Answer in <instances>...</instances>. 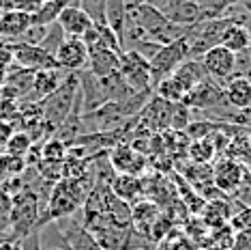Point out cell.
I'll return each instance as SVG.
<instances>
[{"label": "cell", "instance_id": "9", "mask_svg": "<svg viewBox=\"0 0 251 250\" xmlns=\"http://www.w3.org/2000/svg\"><path fill=\"white\" fill-rule=\"evenodd\" d=\"M159 11L168 18L172 24L189 28L206 20V11L198 0H168L159 7Z\"/></svg>", "mask_w": 251, "mask_h": 250}, {"label": "cell", "instance_id": "40", "mask_svg": "<svg viewBox=\"0 0 251 250\" xmlns=\"http://www.w3.org/2000/svg\"><path fill=\"white\" fill-rule=\"evenodd\" d=\"M13 9V0H0V11H11Z\"/></svg>", "mask_w": 251, "mask_h": 250}, {"label": "cell", "instance_id": "17", "mask_svg": "<svg viewBox=\"0 0 251 250\" xmlns=\"http://www.w3.org/2000/svg\"><path fill=\"white\" fill-rule=\"evenodd\" d=\"M112 194L121 201L135 205V203L144 201V179L142 177H131V175H114L110 181Z\"/></svg>", "mask_w": 251, "mask_h": 250}, {"label": "cell", "instance_id": "11", "mask_svg": "<svg viewBox=\"0 0 251 250\" xmlns=\"http://www.w3.org/2000/svg\"><path fill=\"white\" fill-rule=\"evenodd\" d=\"M54 59H56V65H58L60 69H65L69 73H77V71L86 69L88 50L79 37H65V41H62L60 48L56 50Z\"/></svg>", "mask_w": 251, "mask_h": 250}, {"label": "cell", "instance_id": "16", "mask_svg": "<svg viewBox=\"0 0 251 250\" xmlns=\"http://www.w3.org/2000/svg\"><path fill=\"white\" fill-rule=\"evenodd\" d=\"M56 22H58V26L62 28V32H65L67 37H79L82 39L90 28H93V20H90L77 4L65 7Z\"/></svg>", "mask_w": 251, "mask_h": 250}, {"label": "cell", "instance_id": "25", "mask_svg": "<svg viewBox=\"0 0 251 250\" xmlns=\"http://www.w3.org/2000/svg\"><path fill=\"white\" fill-rule=\"evenodd\" d=\"M101 82H103L110 101H125L133 95V91L129 89V84L123 80V76L118 71H114L112 76H107V78H101Z\"/></svg>", "mask_w": 251, "mask_h": 250}, {"label": "cell", "instance_id": "24", "mask_svg": "<svg viewBox=\"0 0 251 250\" xmlns=\"http://www.w3.org/2000/svg\"><path fill=\"white\" fill-rule=\"evenodd\" d=\"M62 240H65V244L71 250H103L82 224L73 226V229H67L65 233H62Z\"/></svg>", "mask_w": 251, "mask_h": 250}, {"label": "cell", "instance_id": "8", "mask_svg": "<svg viewBox=\"0 0 251 250\" xmlns=\"http://www.w3.org/2000/svg\"><path fill=\"white\" fill-rule=\"evenodd\" d=\"M200 61H202L206 76L210 80L219 82L221 87H224V82H227L234 76V69H236V54H232L224 45L210 48L206 54H202Z\"/></svg>", "mask_w": 251, "mask_h": 250}, {"label": "cell", "instance_id": "30", "mask_svg": "<svg viewBox=\"0 0 251 250\" xmlns=\"http://www.w3.org/2000/svg\"><path fill=\"white\" fill-rule=\"evenodd\" d=\"M191 123V110L185 104H172V112H170V129L174 132H185V127Z\"/></svg>", "mask_w": 251, "mask_h": 250}, {"label": "cell", "instance_id": "27", "mask_svg": "<svg viewBox=\"0 0 251 250\" xmlns=\"http://www.w3.org/2000/svg\"><path fill=\"white\" fill-rule=\"evenodd\" d=\"M35 145L30 140V136H28V132H24V129H15L13 134H11L9 143H7V156L11 157H26V153L30 151V147Z\"/></svg>", "mask_w": 251, "mask_h": 250}, {"label": "cell", "instance_id": "12", "mask_svg": "<svg viewBox=\"0 0 251 250\" xmlns=\"http://www.w3.org/2000/svg\"><path fill=\"white\" fill-rule=\"evenodd\" d=\"M170 112H172V104H168L159 95L152 93L151 99L140 112V125L151 134H161L170 129Z\"/></svg>", "mask_w": 251, "mask_h": 250}, {"label": "cell", "instance_id": "36", "mask_svg": "<svg viewBox=\"0 0 251 250\" xmlns=\"http://www.w3.org/2000/svg\"><path fill=\"white\" fill-rule=\"evenodd\" d=\"M9 212H11V194H9V192H4L2 188H0V222H7ZM7 224H9V222H7Z\"/></svg>", "mask_w": 251, "mask_h": 250}, {"label": "cell", "instance_id": "37", "mask_svg": "<svg viewBox=\"0 0 251 250\" xmlns=\"http://www.w3.org/2000/svg\"><path fill=\"white\" fill-rule=\"evenodd\" d=\"M15 129H13V123L11 121H2L0 119V149H4L9 143V138H11V134H13Z\"/></svg>", "mask_w": 251, "mask_h": 250}, {"label": "cell", "instance_id": "5", "mask_svg": "<svg viewBox=\"0 0 251 250\" xmlns=\"http://www.w3.org/2000/svg\"><path fill=\"white\" fill-rule=\"evenodd\" d=\"M118 73L123 76V80L129 84V89L133 93H142V91H152L151 84V67L144 56H140L133 50H125L121 54V67Z\"/></svg>", "mask_w": 251, "mask_h": 250}, {"label": "cell", "instance_id": "26", "mask_svg": "<svg viewBox=\"0 0 251 250\" xmlns=\"http://www.w3.org/2000/svg\"><path fill=\"white\" fill-rule=\"evenodd\" d=\"M187 156L191 157L193 164H208L217 153H215V147L210 143V138H200V140H191L189 143Z\"/></svg>", "mask_w": 251, "mask_h": 250}, {"label": "cell", "instance_id": "29", "mask_svg": "<svg viewBox=\"0 0 251 250\" xmlns=\"http://www.w3.org/2000/svg\"><path fill=\"white\" fill-rule=\"evenodd\" d=\"M65 32H62V28L58 26V22H54V24H50L48 26V31H45V37H43V41L39 43V48H43L45 52H50V54H56V50L60 48V43L65 41Z\"/></svg>", "mask_w": 251, "mask_h": 250}, {"label": "cell", "instance_id": "34", "mask_svg": "<svg viewBox=\"0 0 251 250\" xmlns=\"http://www.w3.org/2000/svg\"><path fill=\"white\" fill-rule=\"evenodd\" d=\"M232 250H251V229L236 231L232 240Z\"/></svg>", "mask_w": 251, "mask_h": 250}, {"label": "cell", "instance_id": "41", "mask_svg": "<svg viewBox=\"0 0 251 250\" xmlns=\"http://www.w3.org/2000/svg\"><path fill=\"white\" fill-rule=\"evenodd\" d=\"M52 250H71V248L67 246V244H62V246H58V248H52Z\"/></svg>", "mask_w": 251, "mask_h": 250}, {"label": "cell", "instance_id": "39", "mask_svg": "<svg viewBox=\"0 0 251 250\" xmlns=\"http://www.w3.org/2000/svg\"><path fill=\"white\" fill-rule=\"evenodd\" d=\"M144 2H148V0H125V4H127V11L140 7V4H144Z\"/></svg>", "mask_w": 251, "mask_h": 250}, {"label": "cell", "instance_id": "23", "mask_svg": "<svg viewBox=\"0 0 251 250\" xmlns=\"http://www.w3.org/2000/svg\"><path fill=\"white\" fill-rule=\"evenodd\" d=\"M125 24H127V4H125V0H105V26H110L118 39H123Z\"/></svg>", "mask_w": 251, "mask_h": 250}, {"label": "cell", "instance_id": "10", "mask_svg": "<svg viewBox=\"0 0 251 250\" xmlns=\"http://www.w3.org/2000/svg\"><path fill=\"white\" fill-rule=\"evenodd\" d=\"M11 54H13L15 65L22 69H28L32 73L45 71V69H56V59L50 52H45L39 45H28V43H11Z\"/></svg>", "mask_w": 251, "mask_h": 250}, {"label": "cell", "instance_id": "28", "mask_svg": "<svg viewBox=\"0 0 251 250\" xmlns=\"http://www.w3.org/2000/svg\"><path fill=\"white\" fill-rule=\"evenodd\" d=\"M67 149H69V147L62 145L60 140H56V138L45 140V143L39 147V151H41V160H39V162L62 164V162H65V156H67Z\"/></svg>", "mask_w": 251, "mask_h": 250}, {"label": "cell", "instance_id": "42", "mask_svg": "<svg viewBox=\"0 0 251 250\" xmlns=\"http://www.w3.org/2000/svg\"><path fill=\"white\" fill-rule=\"evenodd\" d=\"M249 56H251V48H249ZM249 80H251V71H249Z\"/></svg>", "mask_w": 251, "mask_h": 250}, {"label": "cell", "instance_id": "4", "mask_svg": "<svg viewBox=\"0 0 251 250\" xmlns=\"http://www.w3.org/2000/svg\"><path fill=\"white\" fill-rule=\"evenodd\" d=\"M182 104L189 110H208V112L213 110L215 115H219V110H224V108H230L224 97V87L219 82L210 80V78L204 80L202 84H198L196 89H191L185 95Z\"/></svg>", "mask_w": 251, "mask_h": 250}, {"label": "cell", "instance_id": "13", "mask_svg": "<svg viewBox=\"0 0 251 250\" xmlns=\"http://www.w3.org/2000/svg\"><path fill=\"white\" fill-rule=\"evenodd\" d=\"M77 82H79V91H82V110L84 112H93L110 101L101 78H95L88 69L77 71Z\"/></svg>", "mask_w": 251, "mask_h": 250}, {"label": "cell", "instance_id": "31", "mask_svg": "<svg viewBox=\"0 0 251 250\" xmlns=\"http://www.w3.org/2000/svg\"><path fill=\"white\" fill-rule=\"evenodd\" d=\"M77 7L93 20V24H105V0H77Z\"/></svg>", "mask_w": 251, "mask_h": 250}, {"label": "cell", "instance_id": "20", "mask_svg": "<svg viewBox=\"0 0 251 250\" xmlns=\"http://www.w3.org/2000/svg\"><path fill=\"white\" fill-rule=\"evenodd\" d=\"M28 26H30V15L22 13V11H15V9L4 11V13L0 15V39H4V41H9V43H15L28 31Z\"/></svg>", "mask_w": 251, "mask_h": 250}, {"label": "cell", "instance_id": "2", "mask_svg": "<svg viewBox=\"0 0 251 250\" xmlns=\"http://www.w3.org/2000/svg\"><path fill=\"white\" fill-rule=\"evenodd\" d=\"M75 93H77V73H69L52 95H48L45 99L39 101L43 121H48L52 127L62 125V121L69 117V112L73 108Z\"/></svg>", "mask_w": 251, "mask_h": 250}, {"label": "cell", "instance_id": "19", "mask_svg": "<svg viewBox=\"0 0 251 250\" xmlns=\"http://www.w3.org/2000/svg\"><path fill=\"white\" fill-rule=\"evenodd\" d=\"M121 54L123 52H114V50H105V48L95 50V52L88 54L86 69L95 78H107L114 71H118V67H121Z\"/></svg>", "mask_w": 251, "mask_h": 250}, {"label": "cell", "instance_id": "14", "mask_svg": "<svg viewBox=\"0 0 251 250\" xmlns=\"http://www.w3.org/2000/svg\"><path fill=\"white\" fill-rule=\"evenodd\" d=\"M69 76V71L60 69V67H56V69H45V71H37L35 73V80H32V91L30 95H28V99L24 101H41L45 99L48 95H52L56 89L62 84V80Z\"/></svg>", "mask_w": 251, "mask_h": 250}, {"label": "cell", "instance_id": "7", "mask_svg": "<svg viewBox=\"0 0 251 250\" xmlns=\"http://www.w3.org/2000/svg\"><path fill=\"white\" fill-rule=\"evenodd\" d=\"M107 160L116 175H131V177H142L148 166V157L138 153L129 143H118L107 151Z\"/></svg>", "mask_w": 251, "mask_h": 250}, {"label": "cell", "instance_id": "6", "mask_svg": "<svg viewBox=\"0 0 251 250\" xmlns=\"http://www.w3.org/2000/svg\"><path fill=\"white\" fill-rule=\"evenodd\" d=\"M249 181V168L245 164L230 160V157H219L213 168V186L221 190L224 194H234L243 184Z\"/></svg>", "mask_w": 251, "mask_h": 250}, {"label": "cell", "instance_id": "15", "mask_svg": "<svg viewBox=\"0 0 251 250\" xmlns=\"http://www.w3.org/2000/svg\"><path fill=\"white\" fill-rule=\"evenodd\" d=\"M170 78L178 84L180 91L185 95L189 93L191 89H196L198 84L208 80V76H206V71H204V65H202V61L200 59H187L185 62H180Z\"/></svg>", "mask_w": 251, "mask_h": 250}, {"label": "cell", "instance_id": "21", "mask_svg": "<svg viewBox=\"0 0 251 250\" xmlns=\"http://www.w3.org/2000/svg\"><path fill=\"white\" fill-rule=\"evenodd\" d=\"M219 45H224L232 54H241L251 48V31L245 24H241V22H234V24H230L224 31Z\"/></svg>", "mask_w": 251, "mask_h": 250}, {"label": "cell", "instance_id": "35", "mask_svg": "<svg viewBox=\"0 0 251 250\" xmlns=\"http://www.w3.org/2000/svg\"><path fill=\"white\" fill-rule=\"evenodd\" d=\"M234 201H236L241 207H251V186L243 184L236 192H234Z\"/></svg>", "mask_w": 251, "mask_h": 250}, {"label": "cell", "instance_id": "33", "mask_svg": "<svg viewBox=\"0 0 251 250\" xmlns=\"http://www.w3.org/2000/svg\"><path fill=\"white\" fill-rule=\"evenodd\" d=\"M43 4H45V0H13V9L22 11V13H26V15L37 13Z\"/></svg>", "mask_w": 251, "mask_h": 250}, {"label": "cell", "instance_id": "32", "mask_svg": "<svg viewBox=\"0 0 251 250\" xmlns=\"http://www.w3.org/2000/svg\"><path fill=\"white\" fill-rule=\"evenodd\" d=\"M230 226H232V231L251 229V207H243L241 212L234 214L230 218Z\"/></svg>", "mask_w": 251, "mask_h": 250}, {"label": "cell", "instance_id": "38", "mask_svg": "<svg viewBox=\"0 0 251 250\" xmlns=\"http://www.w3.org/2000/svg\"><path fill=\"white\" fill-rule=\"evenodd\" d=\"M13 61V54H11V43L0 39V65H9Z\"/></svg>", "mask_w": 251, "mask_h": 250}, {"label": "cell", "instance_id": "18", "mask_svg": "<svg viewBox=\"0 0 251 250\" xmlns=\"http://www.w3.org/2000/svg\"><path fill=\"white\" fill-rule=\"evenodd\" d=\"M224 97L232 110H243L251 106V80L247 76H232L224 82Z\"/></svg>", "mask_w": 251, "mask_h": 250}, {"label": "cell", "instance_id": "1", "mask_svg": "<svg viewBox=\"0 0 251 250\" xmlns=\"http://www.w3.org/2000/svg\"><path fill=\"white\" fill-rule=\"evenodd\" d=\"M39 216H41V203H39L37 192L22 190L11 196V212L7 222L11 226V240L20 242L28 233L37 231Z\"/></svg>", "mask_w": 251, "mask_h": 250}, {"label": "cell", "instance_id": "22", "mask_svg": "<svg viewBox=\"0 0 251 250\" xmlns=\"http://www.w3.org/2000/svg\"><path fill=\"white\" fill-rule=\"evenodd\" d=\"M69 4H77V0H45V4L37 13L30 15V24L35 26H50L58 20V15L62 13V9Z\"/></svg>", "mask_w": 251, "mask_h": 250}, {"label": "cell", "instance_id": "3", "mask_svg": "<svg viewBox=\"0 0 251 250\" xmlns=\"http://www.w3.org/2000/svg\"><path fill=\"white\" fill-rule=\"evenodd\" d=\"M189 59V39L180 37L176 41L168 43V45H161L159 52L148 61V67H151V84L152 89L157 87L161 80L170 78L174 73V69Z\"/></svg>", "mask_w": 251, "mask_h": 250}]
</instances>
